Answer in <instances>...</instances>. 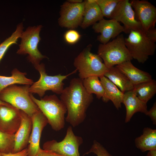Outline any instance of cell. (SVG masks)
<instances>
[{
    "instance_id": "33",
    "label": "cell",
    "mask_w": 156,
    "mask_h": 156,
    "mask_svg": "<svg viewBox=\"0 0 156 156\" xmlns=\"http://www.w3.org/2000/svg\"><path fill=\"white\" fill-rule=\"evenodd\" d=\"M1 153L3 156H27L28 155L27 148L17 153Z\"/></svg>"
},
{
    "instance_id": "1",
    "label": "cell",
    "mask_w": 156,
    "mask_h": 156,
    "mask_svg": "<svg viewBox=\"0 0 156 156\" xmlns=\"http://www.w3.org/2000/svg\"><path fill=\"white\" fill-rule=\"evenodd\" d=\"M60 99L66 109V121L75 127L85 120L86 111L93 97L92 94H88L86 90L82 79L75 78L70 80L69 86L64 88Z\"/></svg>"
},
{
    "instance_id": "39",
    "label": "cell",
    "mask_w": 156,
    "mask_h": 156,
    "mask_svg": "<svg viewBox=\"0 0 156 156\" xmlns=\"http://www.w3.org/2000/svg\"></svg>"
},
{
    "instance_id": "32",
    "label": "cell",
    "mask_w": 156,
    "mask_h": 156,
    "mask_svg": "<svg viewBox=\"0 0 156 156\" xmlns=\"http://www.w3.org/2000/svg\"><path fill=\"white\" fill-rule=\"evenodd\" d=\"M145 34L149 40L154 43L156 42V29L155 27L150 29Z\"/></svg>"
},
{
    "instance_id": "5",
    "label": "cell",
    "mask_w": 156,
    "mask_h": 156,
    "mask_svg": "<svg viewBox=\"0 0 156 156\" xmlns=\"http://www.w3.org/2000/svg\"><path fill=\"white\" fill-rule=\"evenodd\" d=\"M125 38L120 34L112 41L99 44L97 54L108 68L133 59L126 46Z\"/></svg>"
},
{
    "instance_id": "38",
    "label": "cell",
    "mask_w": 156,
    "mask_h": 156,
    "mask_svg": "<svg viewBox=\"0 0 156 156\" xmlns=\"http://www.w3.org/2000/svg\"><path fill=\"white\" fill-rule=\"evenodd\" d=\"M0 156H3L1 153H0Z\"/></svg>"
},
{
    "instance_id": "12",
    "label": "cell",
    "mask_w": 156,
    "mask_h": 156,
    "mask_svg": "<svg viewBox=\"0 0 156 156\" xmlns=\"http://www.w3.org/2000/svg\"><path fill=\"white\" fill-rule=\"evenodd\" d=\"M136 19L140 23L144 33L155 27L156 22V8L146 0H132L130 1Z\"/></svg>"
},
{
    "instance_id": "24",
    "label": "cell",
    "mask_w": 156,
    "mask_h": 156,
    "mask_svg": "<svg viewBox=\"0 0 156 156\" xmlns=\"http://www.w3.org/2000/svg\"><path fill=\"white\" fill-rule=\"evenodd\" d=\"M132 90L139 99L147 103L156 94V81L152 79L138 84Z\"/></svg>"
},
{
    "instance_id": "19",
    "label": "cell",
    "mask_w": 156,
    "mask_h": 156,
    "mask_svg": "<svg viewBox=\"0 0 156 156\" xmlns=\"http://www.w3.org/2000/svg\"><path fill=\"white\" fill-rule=\"evenodd\" d=\"M99 78L104 91L103 96L102 98L103 101L107 103L111 100L117 109L120 108L124 93L104 76L101 77Z\"/></svg>"
},
{
    "instance_id": "29",
    "label": "cell",
    "mask_w": 156,
    "mask_h": 156,
    "mask_svg": "<svg viewBox=\"0 0 156 156\" xmlns=\"http://www.w3.org/2000/svg\"><path fill=\"white\" fill-rule=\"evenodd\" d=\"M90 153H93L96 156H113L101 144L95 140H94L89 151L84 154L83 156Z\"/></svg>"
},
{
    "instance_id": "21",
    "label": "cell",
    "mask_w": 156,
    "mask_h": 156,
    "mask_svg": "<svg viewBox=\"0 0 156 156\" xmlns=\"http://www.w3.org/2000/svg\"><path fill=\"white\" fill-rule=\"evenodd\" d=\"M104 76L118 87L123 93L132 90L134 86L127 77L116 66L109 68Z\"/></svg>"
},
{
    "instance_id": "10",
    "label": "cell",
    "mask_w": 156,
    "mask_h": 156,
    "mask_svg": "<svg viewBox=\"0 0 156 156\" xmlns=\"http://www.w3.org/2000/svg\"><path fill=\"white\" fill-rule=\"evenodd\" d=\"M85 1L73 3L68 1L61 6L60 16L58 20L59 25L70 29L80 26L82 21Z\"/></svg>"
},
{
    "instance_id": "36",
    "label": "cell",
    "mask_w": 156,
    "mask_h": 156,
    "mask_svg": "<svg viewBox=\"0 0 156 156\" xmlns=\"http://www.w3.org/2000/svg\"><path fill=\"white\" fill-rule=\"evenodd\" d=\"M68 2L73 3H82L83 1L81 0H69Z\"/></svg>"
},
{
    "instance_id": "31",
    "label": "cell",
    "mask_w": 156,
    "mask_h": 156,
    "mask_svg": "<svg viewBox=\"0 0 156 156\" xmlns=\"http://www.w3.org/2000/svg\"><path fill=\"white\" fill-rule=\"evenodd\" d=\"M145 115L151 118L153 123L156 125V103L155 102L151 108L148 110Z\"/></svg>"
},
{
    "instance_id": "4",
    "label": "cell",
    "mask_w": 156,
    "mask_h": 156,
    "mask_svg": "<svg viewBox=\"0 0 156 156\" xmlns=\"http://www.w3.org/2000/svg\"><path fill=\"white\" fill-rule=\"evenodd\" d=\"M92 47L91 44L88 45L74 60L73 65L81 79L92 76L100 77L109 69L97 54L91 52Z\"/></svg>"
},
{
    "instance_id": "28",
    "label": "cell",
    "mask_w": 156,
    "mask_h": 156,
    "mask_svg": "<svg viewBox=\"0 0 156 156\" xmlns=\"http://www.w3.org/2000/svg\"><path fill=\"white\" fill-rule=\"evenodd\" d=\"M120 0H96L103 17L110 19Z\"/></svg>"
},
{
    "instance_id": "7",
    "label": "cell",
    "mask_w": 156,
    "mask_h": 156,
    "mask_svg": "<svg viewBox=\"0 0 156 156\" xmlns=\"http://www.w3.org/2000/svg\"><path fill=\"white\" fill-rule=\"evenodd\" d=\"M42 26L29 27L23 31L20 38L21 39L19 49L16 52L19 55L27 54V59L34 67L39 64L40 61L47 58L42 55L38 49V44L41 40L40 33Z\"/></svg>"
},
{
    "instance_id": "3",
    "label": "cell",
    "mask_w": 156,
    "mask_h": 156,
    "mask_svg": "<svg viewBox=\"0 0 156 156\" xmlns=\"http://www.w3.org/2000/svg\"><path fill=\"white\" fill-rule=\"evenodd\" d=\"M29 85L13 84L6 88L0 93V99L22 111L31 117L39 109L31 99Z\"/></svg>"
},
{
    "instance_id": "11",
    "label": "cell",
    "mask_w": 156,
    "mask_h": 156,
    "mask_svg": "<svg viewBox=\"0 0 156 156\" xmlns=\"http://www.w3.org/2000/svg\"><path fill=\"white\" fill-rule=\"evenodd\" d=\"M110 19L122 23L126 34H129L131 30H142L141 24L136 19L134 11L129 0H120Z\"/></svg>"
},
{
    "instance_id": "23",
    "label": "cell",
    "mask_w": 156,
    "mask_h": 156,
    "mask_svg": "<svg viewBox=\"0 0 156 156\" xmlns=\"http://www.w3.org/2000/svg\"><path fill=\"white\" fill-rule=\"evenodd\" d=\"M26 73L20 72L16 68L12 72L10 77L0 75V93L6 88L15 84L31 85L34 83L32 80L26 77Z\"/></svg>"
},
{
    "instance_id": "9",
    "label": "cell",
    "mask_w": 156,
    "mask_h": 156,
    "mask_svg": "<svg viewBox=\"0 0 156 156\" xmlns=\"http://www.w3.org/2000/svg\"><path fill=\"white\" fill-rule=\"evenodd\" d=\"M83 142L82 138L75 135L71 126L67 129L66 134L61 141H47L42 146L43 149L50 151L63 156H80L79 148Z\"/></svg>"
},
{
    "instance_id": "22",
    "label": "cell",
    "mask_w": 156,
    "mask_h": 156,
    "mask_svg": "<svg viewBox=\"0 0 156 156\" xmlns=\"http://www.w3.org/2000/svg\"><path fill=\"white\" fill-rule=\"evenodd\" d=\"M135 144L142 152L156 150V129L144 128L142 134L135 139Z\"/></svg>"
},
{
    "instance_id": "20",
    "label": "cell",
    "mask_w": 156,
    "mask_h": 156,
    "mask_svg": "<svg viewBox=\"0 0 156 156\" xmlns=\"http://www.w3.org/2000/svg\"><path fill=\"white\" fill-rule=\"evenodd\" d=\"M82 21L80 26L85 29L93 25L103 18L101 10L96 0L84 1Z\"/></svg>"
},
{
    "instance_id": "34",
    "label": "cell",
    "mask_w": 156,
    "mask_h": 156,
    "mask_svg": "<svg viewBox=\"0 0 156 156\" xmlns=\"http://www.w3.org/2000/svg\"><path fill=\"white\" fill-rule=\"evenodd\" d=\"M36 156H63L53 152L41 148Z\"/></svg>"
},
{
    "instance_id": "2",
    "label": "cell",
    "mask_w": 156,
    "mask_h": 156,
    "mask_svg": "<svg viewBox=\"0 0 156 156\" xmlns=\"http://www.w3.org/2000/svg\"><path fill=\"white\" fill-rule=\"evenodd\" d=\"M30 95L53 130L59 131L64 128L67 110L64 104L56 95H47L40 100L35 98L31 94Z\"/></svg>"
},
{
    "instance_id": "27",
    "label": "cell",
    "mask_w": 156,
    "mask_h": 156,
    "mask_svg": "<svg viewBox=\"0 0 156 156\" xmlns=\"http://www.w3.org/2000/svg\"><path fill=\"white\" fill-rule=\"evenodd\" d=\"M15 134H8L0 130V153H12L14 140Z\"/></svg>"
},
{
    "instance_id": "30",
    "label": "cell",
    "mask_w": 156,
    "mask_h": 156,
    "mask_svg": "<svg viewBox=\"0 0 156 156\" xmlns=\"http://www.w3.org/2000/svg\"><path fill=\"white\" fill-rule=\"evenodd\" d=\"M81 35L76 30L70 29L67 31L64 36L65 41L67 43L73 44L77 42L80 39Z\"/></svg>"
},
{
    "instance_id": "35",
    "label": "cell",
    "mask_w": 156,
    "mask_h": 156,
    "mask_svg": "<svg viewBox=\"0 0 156 156\" xmlns=\"http://www.w3.org/2000/svg\"><path fill=\"white\" fill-rule=\"evenodd\" d=\"M146 156H156V150L148 151Z\"/></svg>"
},
{
    "instance_id": "8",
    "label": "cell",
    "mask_w": 156,
    "mask_h": 156,
    "mask_svg": "<svg viewBox=\"0 0 156 156\" xmlns=\"http://www.w3.org/2000/svg\"><path fill=\"white\" fill-rule=\"evenodd\" d=\"M39 71L40 77L39 79L34 83L29 88L30 94H37L40 97L44 95L47 90H51L58 94H61L64 89V83L63 81L71 75L75 73V69L71 73L66 75L60 74L55 75H48L46 72L44 65L42 63L35 67Z\"/></svg>"
},
{
    "instance_id": "14",
    "label": "cell",
    "mask_w": 156,
    "mask_h": 156,
    "mask_svg": "<svg viewBox=\"0 0 156 156\" xmlns=\"http://www.w3.org/2000/svg\"><path fill=\"white\" fill-rule=\"evenodd\" d=\"M21 122L20 110L11 105H0V130L14 134L19 128Z\"/></svg>"
},
{
    "instance_id": "15",
    "label": "cell",
    "mask_w": 156,
    "mask_h": 156,
    "mask_svg": "<svg viewBox=\"0 0 156 156\" xmlns=\"http://www.w3.org/2000/svg\"><path fill=\"white\" fill-rule=\"evenodd\" d=\"M92 29L95 32L100 33L97 40L102 44H105L112 38L114 39L120 34L125 33L123 26L116 20L103 18L92 25Z\"/></svg>"
},
{
    "instance_id": "13",
    "label": "cell",
    "mask_w": 156,
    "mask_h": 156,
    "mask_svg": "<svg viewBox=\"0 0 156 156\" xmlns=\"http://www.w3.org/2000/svg\"><path fill=\"white\" fill-rule=\"evenodd\" d=\"M31 118L32 125L29 144L27 147V156H36L41 148L40 142L42 132L48 122L40 109Z\"/></svg>"
},
{
    "instance_id": "17",
    "label": "cell",
    "mask_w": 156,
    "mask_h": 156,
    "mask_svg": "<svg viewBox=\"0 0 156 156\" xmlns=\"http://www.w3.org/2000/svg\"><path fill=\"white\" fill-rule=\"evenodd\" d=\"M122 103L126 109L125 123L130 121L135 113L140 112L145 114L148 111L147 103L139 99L132 90L124 93Z\"/></svg>"
},
{
    "instance_id": "26",
    "label": "cell",
    "mask_w": 156,
    "mask_h": 156,
    "mask_svg": "<svg viewBox=\"0 0 156 156\" xmlns=\"http://www.w3.org/2000/svg\"><path fill=\"white\" fill-rule=\"evenodd\" d=\"M24 29L23 23L18 25L15 31L9 37L0 44V61L8 48L12 44H17Z\"/></svg>"
},
{
    "instance_id": "37",
    "label": "cell",
    "mask_w": 156,
    "mask_h": 156,
    "mask_svg": "<svg viewBox=\"0 0 156 156\" xmlns=\"http://www.w3.org/2000/svg\"><path fill=\"white\" fill-rule=\"evenodd\" d=\"M9 104L2 101L0 99V105H7Z\"/></svg>"
},
{
    "instance_id": "6",
    "label": "cell",
    "mask_w": 156,
    "mask_h": 156,
    "mask_svg": "<svg viewBox=\"0 0 156 156\" xmlns=\"http://www.w3.org/2000/svg\"><path fill=\"white\" fill-rule=\"evenodd\" d=\"M125 38V44L133 59L143 64L155 52L156 45L149 40L142 30H131Z\"/></svg>"
},
{
    "instance_id": "25",
    "label": "cell",
    "mask_w": 156,
    "mask_h": 156,
    "mask_svg": "<svg viewBox=\"0 0 156 156\" xmlns=\"http://www.w3.org/2000/svg\"><path fill=\"white\" fill-rule=\"evenodd\" d=\"M97 76H92L82 79L83 86L87 93L95 94L97 98L100 99L104 94V89L102 84Z\"/></svg>"
},
{
    "instance_id": "16",
    "label": "cell",
    "mask_w": 156,
    "mask_h": 156,
    "mask_svg": "<svg viewBox=\"0 0 156 156\" xmlns=\"http://www.w3.org/2000/svg\"><path fill=\"white\" fill-rule=\"evenodd\" d=\"M21 122L15 134L14 144L12 153L19 152L27 148L32 128L31 117L20 110Z\"/></svg>"
},
{
    "instance_id": "18",
    "label": "cell",
    "mask_w": 156,
    "mask_h": 156,
    "mask_svg": "<svg viewBox=\"0 0 156 156\" xmlns=\"http://www.w3.org/2000/svg\"><path fill=\"white\" fill-rule=\"evenodd\" d=\"M116 66L127 77L134 86L153 79L152 76L149 73L136 67L130 60Z\"/></svg>"
}]
</instances>
